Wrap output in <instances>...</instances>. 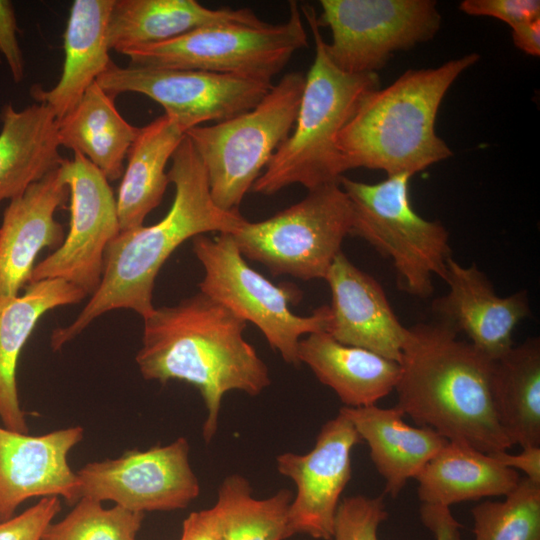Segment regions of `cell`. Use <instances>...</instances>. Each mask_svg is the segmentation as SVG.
Returning a JSON list of instances; mask_svg holds the SVG:
<instances>
[{
	"label": "cell",
	"mask_w": 540,
	"mask_h": 540,
	"mask_svg": "<svg viewBox=\"0 0 540 540\" xmlns=\"http://www.w3.org/2000/svg\"><path fill=\"white\" fill-rule=\"evenodd\" d=\"M61 167V166H60ZM10 200L0 226V294L14 296L32 281L35 260L44 248L57 249L64 228L55 212L69 198L61 168Z\"/></svg>",
	"instance_id": "obj_20"
},
{
	"label": "cell",
	"mask_w": 540,
	"mask_h": 540,
	"mask_svg": "<svg viewBox=\"0 0 540 540\" xmlns=\"http://www.w3.org/2000/svg\"><path fill=\"white\" fill-rule=\"evenodd\" d=\"M443 280L448 291L432 303L437 320L458 334L464 333L477 350L492 360L512 348L515 327L530 315L527 291L500 297L475 264L463 266L453 257L447 262Z\"/></svg>",
	"instance_id": "obj_18"
},
{
	"label": "cell",
	"mask_w": 540,
	"mask_h": 540,
	"mask_svg": "<svg viewBox=\"0 0 540 540\" xmlns=\"http://www.w3.org/2000/svg\"><path fill=\"white\" fill-rule=\"evenodd\" d=\"M415 479L423 524L437 540H461V525L450 507L464 501L506 496L517 486L520 476L491 454L448 441Z\"/></svg>",
	"instance_id": "obj_16"
},
{
	"label": "cell",
	"mask_w": 540,
	"mask_h": 540,
	"mask_svg": "<svg viewBox=\"0 0 540 540\" xmlns=\"http://www.w3.org/2000/svg\"><path fill=\"white\" fill-rule=\"evenodd\" d=\"M307 45L300 6L290 1L289 17L282 24L212 25L121 54L132 66L200 70L272 82L293 54Z\"/></svg>",
	"instance_id": "obj_8"
},
{
	"label": "cell",
	"mask_w": 540,
	"mask_h": 540,
	"mask_svg": "<svg viewBox=\"0 0 540 540\" xmlns=\"http://www.w3.org/2000/svg\"><path fill=\"white\" fill-rule=\"evenodd\" d=\"M171 162L167 173L175 195L169 211L153 225L120 231L109 243L99 288L69 325L53 330L54 351L112 310L128 309L142 318L148 316L155 308V279L177 247L208 232L231 234L246 221L238 210H223L214 203L205 168L187 137Z\"/></svg>",
	"instance_id": "obj_1"
},
{
	"label": "cell",
	"mask_w": 540,
	"mask_h": 540,
	"mask_svg": "<svg viewBox=\"0 0 540 540\" xmlns=\"http://www.w3.org/2000/svg\"><path fill=\"white\" fill-rule=\"evenodd\" d=\"M492 395L511 444L540 446L539 338H528L493 360Z\"/></svg>",
	"instance_id": "obj_29"
},
{
	"label": "cell",
	"mask_w": 540,
	"mask_h": 540,
	"mask_svg": "<svg viewBox=\"0 0 540 540\" xmlns=\"http://www.w3.org/2000/svg\"><path fill=\"white\" fill-rule=\"evenodd\" d=\"M479 58L470 53L435 68L410 69L365 95L337 139L345 170L412 176L451 157L436 134L437 113L454 81Z\"/></svg>",
	"instance_id": "obj_4"
},
{
	"label": "cell",
	"mask_w": 540,
	"mask_h": 540,
	"mask_svg": "<svg viewBox=\"0 0 540 540\" xmlns=\"http://www.w3.org/2000/svg\"><path fill=\"white\" fill-rule=\"evenodd\" d=\"M189 450L180 437L165 446L87 463L76 472L80 498L111 501L139 513L183 509L200 493Z\"/></svg>",
	"instance_id": "obj_14"
},
{
	"label": "cell",
	"mask_w": 540,
	"mask_h": 540,
	"mask_svg": "<svg viewBox=\"0 0 540 540\" xmlns=\"http://www.w3.org/2000/svg\"><path fill=\"white\" fill-rule=\"evenodd\" d=\"M73 154L60 167L69 190V231L62 244L35 265L32 281L62 279L92 296L102 280L106 249L120 226L109 181L86 157Z\"/></svg>",
	"instance_id": "obj_13"
},
{
	"label": "cell",
	"mask_w": 540,
	"mask_h": 540,
	"mask_svg": "<svg viewBox=\"0 0 540 540\" xmlns=\"http://www.w3.org/2000/svg\"><path fill=\"white\" fill-rule=\"evenodd\" d=\"M83 434L80 426L38 436L0 426V521L31 498L62 497L70 504L80 499L68 455Z\"/></svg>",
	"instance_id": "obj_17"
},
{
	"label": "cell",
	"mask_w": 540,
	"mask_h": 540,
	"mask_svg": "<svg viewBox=\"0 0 540 540\" xmlns=\"http://www.w3.org/2000/svg\"><path fill=\"white\" fill-rule=\"evenodd\" d=\"M87 295L62 279L31 281L22 294H0V420L10 430L28 433L16 382L23 349L39 319L48 311L80 303Z\"/></svg>",
	"instance_id": "obj_21"
},
{
	"label": "cell",
	"mask_w": 540,
	"mask_h": 540,
	"mask_svg": "<svg viewBox=\"0 0 540 540\" xmlns=\"http://www.w3.org/2000/svg\"><path fill=\"white\" fill-rule=\"evenodd\" d=\"M475 540H540V483L524 477L503 501L475 505Z\"/></svg>",
	"instance_id": "obj_31"
},
{
	"label": "cell",
	"mask_w": 540,
	"mask_h": 540,
	"mask_svg": "<svg viewBox=\"0 0 540 540\" xmlns=\"http://www.w3.org/2000/svg\"><path fill=\"white\" fill-rule=\"evenodd\" d=\"M370 449V458L385 481V493L397 497L448 440L426 426H411L398 407L371 405L339 410Z\"/></svg>",
	"instance_id": "obj_22"
},
{
	"label": "cell",
	"mask_w": 540,
	"mask_h": 540,
	"mask_svg": "<svg viewBox=\"0 0 540 540\" xmlns=\"http://www.w3.org/2000/svg\"><path fill=\"white\" fill-rule=\"evenodd\" d=\"M442 321L407 327L397 405L419 426L486 454L511 446L492 395L493 360Z\"/></svg>",
	"instance_id": "obj_3"
},
{
	"label": "cell",
	"mask_w": 540,
	"mask_h": 540,
	"mask_svg": "<svg viewBox=\"0 0 540 540\" xmlns=\"http://www.w3.org/2000/svg\"><path fill=\"white\" fill-rule=\"evenodd\" d=\"M459 8L472 16H488L511 28L540 18L538 0H464Z\"/></svg>",
	"instance_id": "obj_35"
},
{
	"label": "cell",
	"mask_w": 540,
	"mask_h": 540,
	"mask_svg": "<svg viewBox=\"0 0 540 540\" xmlns=\"http://www.w3.org/2000/svg\"><path fill=\"white\" fill-rule=\"evenodd\" d=\"M263 22L247 8L211 9L195 0H114L107 23V41L110 50L122 53L202 27Z\"/></svg>",
	"instance_id": "obj_23"
},
{
	"label": "cell",
	"mask_w": 540,
	"mask_h": 540,
	"mask_svg": "<svg viewBox=\"0 0 540 540\" xmlns=\"http://www.w3.org/2000/svg\"><path fill=\"white\" fill-rule=\"evenodd\" d=\"M491 455L502 465L515 471H522L525 473L526 478L540 483V446L522 448V451L515 455L506 451Z\"/></svg>",
	"instance_id": "obj_38"
},
{
	"label": "cell",
	"mask_w": 540,
	"mask_h": 540,
	"mask_svg": "<svg viewBox=\"0 0 540 540\" xmlns=\"http://www.w3.org/2000/svg\"><path fill=\"white\" fill-rule=\"evenodd\" d=\"M410 178L399 174L369 184L343 175L339 183L352 207L350 235L390 259L398 288L423 299L434 291L433 277L444 279L452 249L446 227L414 210Z\"/></svg>",
	"instance_id": "obj_6"
},
{
	"label": "cell",
	"mask_w": 540,
	"mask_h": 540,
	"mask_svg": "<svg viewBox=\"0 0 540 540\" xmlns=\"http://www.w3.org/2000/svg\"><path fill=\"white\" fill-rule=\"evenodd\" d=\"M0 131V204L21 195L30 185L59 168L57 119L44 103L22 110L2 107Z\"/></svg>",
	"instance_id": "obj_26"
},
{
	"label": "cell",
	"mask_w": 540,
	"mask_h": 540,
	"mask_svg": "<svg viewBox=\"0 0 540 540\" xmlns=\"http://www.w3.org/2000/svg\"><path fill=\"white\" fill-rule=\"evenodd\" d=\"M61 509L59 497H44L20 514L0 521V540H42Z\"/></svg>",
	"instance_id": "obj_34"
},
{
	"label": "cell",
	"mask_w": 540,
	"mask_h": 540,
	"mask_svg": "<svg viewBox=\"0 0 540 540\" xmlns=\"http://www.w3.org/2000/svg\"><path fill=\"white\" fill-rule=\"evenodd\" d=\"M514 45L532 56L540 55V18L512 28Z\"/></svg>",
	"instance_id": "obj_39"
},
{
	"label": "cell",
	"mask_w": 540,
	"mask_h": 540,
	"mask_svg": "<svg viewBox=\"0 0 540 540\" xmlns=\"http://www.w3.org/2000/svg\"><path fill=\"white\" fill-rule=\"evenodd\" d=\"M114 0H75L64 38V63L50 90L34 85L31 96L46 104L57 121L70 112L86 90L113 63L107 41V23Z\"/></svg>",
	"instance_id": "obj_24"
},
{
	"label": "cell",
	"mask_w": 540,
	"mask_h": 540,
	"mask_svg": "<svg viewBox=\"0 0 540 540\" xmlns=\"http://www.w3.org/2000/svg\"><path fill=\"white\" fill-rule=\"evenodd\" d=\"M361 441L352 423L339 412L321 427L309 452L277 456L278 472L297 488L289 507L293 535L331 540L340 498L352 475V450Z\"/></svg>",
	"instance_id": "obj_15"
},
{
	"label": "cell",
	"mask_w": 540,
	"mask_h": 540,
	"mask_svg": "<svg viewBox=\"0 0 540 540\" xmlns=\"http://www.w3.org/2000/svg\"><path fill=\"white\" fill-rule=\"evenodd\" d=\"M213 506L225 540H285L293 534L289 526L291 491L257 499L249 481L238 474L226 477Z\"/></svg>",
	"instance_id": "obj_30"
},
{
	"label": "cell",
	"mask_w": 540,
	"mask_h": 540,
	"mask_svg": "<svg viewBox=\"0 0 540 540\" xmlns=\"http://www.w3.org/2000/svg\"><path fill=\"white\" fill-rule=\"evenodd\" d=\"M300 9L312 32L315 57L305 76L294 126L251 188L265 196L293 184L310 191L339 183L346 172L337 148L339 133L363 97L380 88L377 73L338 69L326 53L315 9L310 5Z\"/></svg>",
	"instance_id": "obj_5"
},
{
	"label": "cell",
	"mask_w": 540,
	"mask_h": 540,
	"mask_svg": "<svg viewBox=\"0 0 540 540\" xmlns=\"http://www.w3.org/2000/svg\"><path fill=\"white\" fill-rule=\"evenodd\" d=\"M96 82L108 94L133 92L160 104L186 131L252 109L272 82L200 70L126 66L114 62Z\"/></svg>",
	"instance_id": "obj_12"
},
{
	"label": "cell",
	"mask_w": 540,
	"mask_h": 540,
	"mask_svg": "<svg viewBox=\"0 0 540 540\" xmlns=\"http://www.w3.org/2000/svg\"><path fill=\"white\" fill-rule=\"evenodd\" d=\"M144 513L80 498L60 521L52 522L42 540H136Z\"/></svg>",
	"instance_id": "obj_32"
},
{
	"label": "cell",
	"mask_w": 540,
	"mask_h": 540,
	"mask_svg": "<svg viewBox=\"0 0 540 540\" xmlns=\"http://www.w3.org/2000/svg\"><path fill=\"white\" fill-rule=\"evenodd\" d=\"M17 21L13 4L8 0H0V60H6L15 83L24 77V60L16 32Z\"/></svg>",
	"instance_id": "obj_36"
},
{
	"label": "cell",
	"mask_w": 540,
	"mask_h": 540,
	"mask_svg": "<svg viewBox=\"0 0 540 540\" xmlns=\"http://www.w3.org/2000/svg\"><path fill=\"white\" fill-rule=\"evenodd\" d=\"M192 244L204 270L199 292L256 325L285 362L299 365L302 335L326 332L330 307L320 306L309 316L294 314L290 305L300 301V290L293 284H274L250 267L229 233L215 238L201 234Z\"/></svg>",
	"instance_id": "obj_9"
},
{
	"label": "cell",
	"mask_w": 540,
	"mask_h": 540,
	"mask_svg": "<svg viewBox=\"0 0 540 540\" xmlns=\"http://www.w3.org/2000/svg\"><path fill=\"white\" fill-rule=\"evenodd\" d=\"M143 321L135 358L141 375L162 384L184 381L199 390L207 412L202 428L207 443L217 432L227 392L256 396L271 383L267 365L243 336L246 322L201 292L154 308Z\"/></svg>",
	"instance_id": "obj_2"
},
{
	"label": "cell",
	"mask_w": 540,
	"mask_h": 540,
	"mask_svg": "<svg viewBox=\"0 0 540 540\" xmlns=\"http://www.w3.org/2000/svg\"><path fill=\"white\" fill-rule=\"evenodd\" d=\"M114 99L94 82L57 121L60 146L82 154L109 182L122 177L124 160L139 131L119 113Z\"/></svg>",
	"instance_id": "obj_28"
},
{
	"label": "cell",
	"mask_w": 540,
	"mask_h": 540,
	"mask_svg": "<svg viewBox=\"0 0 540 540\" xmlns=\"http://www.w3.org/2000/svg\"><path fill=\"white\" fill-rule=\"evenodd\" d=\"M352 227V207L340 183L310 190L272 217L246 220L231 233L244 258L273 275L324 279Z\"/></svg>",
	"instance_id": "obj_10"
},
{
	"label": "cell",
	"mask_w": 540,
	"mask_h": 540,
	"mask_svg": "<svg viewBox=\"0 0 540 540\" xmlns=\"http://www.w3.org/2000/svg\"><path fill=\"white\" fill-rule=\"evenodd\" d=\"M185 137V129L166 114L139 128L116 197L120 231L143 226L159 206L170 183L166 165Z\"/></svg>",
	"instance_id": "obj_27"
},
{
	"label": "cell",
	"mask_w": 540,
	"mask_h": 540,
	"mask_svg": "<svg viewBox=\"0 0 540 540\" xmlns=\"http://www.w3.org/2000/svg\"><path fill=\"white\" fill-rule=\"evenodd\" d=\"M298 360L350 408L376 405L395 390L400 375L398 362L363 348L341 344L327 332L301 338Z\"/></svg>",
	"instance_id": "obj_25"
},
{
	"label": "cell",
	"mask_w": 540,
	"mask_h": 540,
	"mask_svg": "<svg viewBox=\"0 0 540 540\" xmlns=\"http://www.w3.org/2000/svg\"><path fill=\"white\" fill-rule=\"evenodd\" d=\"M319 27L331 30L325 50L349 74L377 73L393 53L427 42L441 15L432 0H321Z\"/></svg>",
	"instance_id": "obj_11"
},
{
	"label": "cell",
	"mask_w": 540,
	"mask_h": 540,
	"mask_svg": "<svg viewBox=\"0 0 540 540\" xmlns=\"http://www.w3.org/2000/svg\"><path fill=\"white\" fill-rule=\"evenodd\" d=\"M387 517L383 496L345 497L337 509L331 540H379L378 528Z\"/></svg>",
	"instance_id": "obj_33"
},
{
	"label": "cell",
	"mask_w": 540,
	"mask_h": 540,
	"mask_svg": "<svg viewBox=\"0 0 540 540\" xmlns=\"http://www.w3.org/2000/svg\"><path fill=\"white\" fill-rule=\"evenodd\" d=\"M324 280L332 297L326 332L341 344L399 363L407 327L394 313L379 282L356 267L342 251Z\"/></svg>",
	"instance_id": "obj_19"
},
{
	"label": "cell",
	"mask_w": 540,
	"mask_h": 540,
	"mask_svg": "<svg viewBox=\"0 0 540 540\" xmlns=\"http://www.w3.org/2000/svg\"><path fill=\"white\" fill-rule=\"evenodd\" d=\"M305 75L285 74L250 110L187 131L205 168L210 194L223 210H238L273 154L290 134Z\"/></svg>",
	"instance_id": "obj_7"
},
{
	"label": "cell",
	"mask_w": 540,
	"mask_h": 540,
	"mask_svg": "<svg viewBox=\"0 0 540 540\" xmlns=\"http://www.w3.org/2000/svg\"><path fill=\"white\" fill-rule=\"evenodd\" d=\"M180 540H225L215 508L190 513L183 521Z\"/></svg>",
	"instance_id": "obj_37"
}]
</instances>
